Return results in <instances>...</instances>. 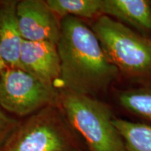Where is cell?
<instances>
[{
	"mask_svg": "<svg viewBox=\"0 0 151 151\" xmlns=\"http://www.w3.org/2000/svg\"><path fill=\"white\" fill-rule=\"evenodd\" d=\"M57 48L62 89L94 97L108 89L120 73L92 29L81 18L60 19Z\"/></svg>",
	"mask_w": 151,
	"mask_h": 151,
	"instance_id": "obj_1",
	"label": "cell"
},
{
	"mask_svg": "<svg viewBox=\"0 0 151 151\" xmlns=\"http://www.w3.org/2000/svg\"><path fill=\"white\" fill-rule=\"evenodd\" d=\"M58 92V106L88 150L127 151L108 106L94 97L62 88Z\"/></svg>",
	"mask_w": 151,
	"mask_h": 151,
	"instance_id": "obj_2",
	"label": "cell"
},
{
	"mask_svg": "<svg viewBox=\"0 0 151 151\" xmlns=\"http://www.w3.org/2000/svg\"><path fill=\"white\" fill-rule=\"evenodd\" d=\"M91 29L119 71L151 80V39L105 15L97 17Z\"/></svg>",
	"mask_w": 151,
	"mask_h": 151,
	"instance_id": "obj_3",
	"label": "cell"
},
{
	"mask_svg": "<svg viewBox=\"0 0 151 151\" xmlns=\"http://www.w3.org/2000/svg\"><path fill=\"white\" fill-rule=\"evenodd\" d=\"M81 149L58 106H50L20 122L0 151H72Z\"/></svg>",
	"mask_w": 151,
	"mask_h": 151,
	"instance_id": "obj_4",
	"label": "cell"
},
{
	"mask_svg": "<svg viewBox=\"0 0 151 151\" xmlns=\"http://www.w3.org/2000/svg\"><path fill=\"white\" fill-rule=\"evenodd\" d=\"M59 92L20 69L8 67L0 75V106L19 116L58 106Z\"/></svg>",
	"mask_w": 151,
	"mask_h": 151,
	"instance_id": "obj_5",
	"label": "cell"
},
{
	"mask_svg": "<svg viewBox=\"0 0 151 151\" xmlns=\"http://www.w3.org/2000/svg\"><path fill=\"white\" fill-rule=\"evenodd\" d=\"M16 14L23 40L58 43L60 35V20L49 8L46 1H18Z\"/></svg>",
	"mask_w": 151,
	"mask_h": 151,
	"instance_id": "obj_6",
	"label": "cell"
},
{
	"mask_svg": "<svg viewBox=\"0 0 151 151\" xmlns=\"http://www.w3.org/2000/svg\"><path fill=\"white\" fill-rule=\"evenodd\" d=\"M20 63L22 70L47 86L57 88L56 81H60V61L55 43L24 40Z\"/></svg>",
	"mask_w": 151,
	"mask_h": 151,
	"instance_id": "obj_7",
	"label": "cell"
},
{
	"mask_svg": "<svg viewBox=\"0 0 151 151\" xmlns=\"http://www.w3.org/2000/svg\"><path fill=\"white\" fill-rule=\"evenodd\" d=\"M18 2L4 1L0 3V54L8 67L21 69L20 55L24 40L17 18Z\"/></svg>",
	"mask_w": 151,
	"mask_h": 151,
	"instance_id": "obj_8",
	"label": "cell"
},
{
	"mask_svg": "<svg viewBox=\"0 0 151 151\" xmlns=\"http://www.w3.org/2000/svg\"><path fill=\"white\" fill-rule=\"evenodd\" d=\"M101 15L139 31H151V2L146 0H102Z\"/></svg>",
	"mask_w": 151,
	"mask_h": 151,
	"instance_id": "obj_9",
	"label": "cell"
},
{
	"mask_svg": "<svg viewBox=\"0 0 151 151\" xmlns=\"http://www.w3.org/2000/svg\"><path fill=\"white\" fill-rule=\"evenodd\" d=\"M113 123L127 151H151V125L116 118L113 119Z\"/></svg>",
	"mask_w": 151,
	"mask_h": 151,
	"instance_id": "obj_10",
	"label": "cell"
},
{
	"mask_svg": "<svg viewBox=\"0 0 151 151\" xmlns=\"http://www.w3.org/2000/svg\"><path fill=\"white\" fill-rule=\"evenodd\" d=\"M46 3L60 19L68 16L78 18L101 16L102 0H47Z\"/></svg>",
	"mask_w": 151,
	"mask_h": 151,
	"instance_id": "obj_11",
	"label": "cell"
},
{
	"mask_svg": "<svg viewBox=\"0 0 151 151\" xmlns=\"http://www.w3.org/2000/svg\"><path fill=\"white\" fill-rule=\"evenodd\" d=\"M118 101L123 108L151 122V88H139L122 91Z\"/></svg>",
	"mask_w": 151,
	"mask_h": 151,
	"instance_id": "obj_12",
	"label": "cell"
},
{
	"mask_svg": "<svg viewBox=\"0 0 151 151\" xmlns=\"http://www.w3.org/2000/svg\"><path fill=\"white\" fill-rule=\"evenodd\" d=\"M20 122L17 119L7 116L0 106V148Z\"/></svg>",
	"mask_w": 151,
	"mask_h": 151,
	"instance_id": "obj_13",
	"label": "cell"
},
{
	"mask_svg": "<svg viewBox=\"0 0 151 151\" xmlns=\"http://www.w3.org/2000/svg\"><path fill=\"white\" fill-rule=\"evenodd\" d=\"M7 68H8V66L6 65L5 62L4 61L2 57H1V54H0V75H1V73H2L4 71H5Z\"/></svg>",
	"mask_w": 151,
	"mask_h": 151,
	"instance_id": "obj_14",
	"label": "cell"
},
{
	"mask_svg": "<svg viewBox=\"0 0 151 151\" xmlns=\"http://www.w3.org/2000/svg\"><path fill=\"white\" fill-rule=\"evenodd\" d=\"M72 151H85L83 150V149H77V150H72Z\"/></svg>",
	"mask_w": 151,
	"mask_h": 151,
	"instance_id": "obj_15",
	"label": "cell"
},
{
	"mask_svg": "<svg viewBox=\"0 0 151 151\" xmlns=\"http://www.w3.org/2000/svg\"><path fill=\"white\" fill-rule=\"evenodd\" d=\"M150 2H151V1H150Z\"/></svg>",
	"mask_w": 151,
	"mask_h": 151,
	"instance_id": "obj_16",
	"label": "cell"
}]
</instances>
